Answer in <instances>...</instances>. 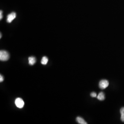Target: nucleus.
Returning <instances> with one entry per match:
<instances>
[{"label": "nucleus", "instance_id": "7ed1b4c3", "mask_svg": "<svg viewBox=\"0 0 124 124\" xmlns=\"http://www.w3.org/2000/svg\"><path fill=\"white\" fill-rule=\"evenodd\" d=\"M109 85L108 81L106 80H101L99 83V88L101 89H105Z\"/></svg>", "mask_w": 124, "mask_h": 124}, {"label": "nucleus", "instance_id": "20e7f679", "mask_svg": "<svg viewBox=\"0 0 124 124\" xmlns=\"http://www.w3.org/2000/svg\"><path fill=\"white\" fill-rule=\"evenodd\" d=\"M16 17V14L14 12H13L8 15L7 19V21L8 23H11Z\"/></svg>", "mask_w": 124, "mask_h": 124}, {"label": "nucleus", "instance_id": "9b49d317", "mask_svg": "<svg viewBox=\"0 0 124 124\" xmlns=\"http://www.w3.org/2000/svg\"><path fill=\"white\" fill-rule=\"evenodd\" d=\"M4 80V78H3V77L2 76V75H0V82H2Z\"/></svg>", "mask_w": 124, "mask_h": 124}, {"label": "nucleus", "instance_id": "9d476101", "mask_svg": "<svg viewBox=\"0 0 124 124\" xmlns=\"http://www.w3.org/2000/svg\"><path fill=\"white\" fill-rule=\"evenodd\" d=\"M91 96L93 98H95V97H97V93L95 92H93L92 93H91L90 94Z\"/></svg>", "mask_w": 124, "mask_h": 124}, {"label": "nucleus", "instance_id": "ddd939ff", "mask_svg": "<svg viewBox=\"0 0 124 124\" xmlns=\"http://www.w3.org/2000/svg\"><path fill=\"white\" fill-rule=\"evenodd\" d=\"M1 38V34L0 33V38Z\"/></svg>", "mask_w": 124, "mask_h": 124}, {"label": "nucleus", "instance_id": "0eeeda50", "mask_svg": "<svg viewBox=\"0 0 124 124\" xmlns=\"http://www.w3.org/2000/svg\"><path fill=\"white\" fill-rule=\"evenodd\" d=\"M97 98L100 101H103L105 99V95L103 93L101 92L98 94L97 96Z\"/></svg>", "mask_w": 124, "mask_h": 124}, {"label": "nucleus", "instance_id": "f257e3e1", "mask_svg": "<svg viewBox=\"0 0 124 124\" xmlns=\"http://www.w3.org/2000/svg\"><path fill=\"white\" fill-rule=\"evenodd\" d=\"M10 56L8 53L4 50L0 51V60L1 61H6L9 59Z\"/></svg>", "mask_w": 124, "mask_h": 124}, {"label": "nucleus", "instance_id": "1a4fd4ad", "mask_svg": "<svg viewBox=\"0 0 124 124\" xmlns=\"http://www.w3.org/2000/svg\"><path fill=\"white\" fill-rule=\"evenodd\" d=\"M120 112L121 114V120L122 122H124V107H122L121 108Z\"/></svg>", "mask_w": 124, "mask_h": 124}, {"label": "nucleus", "instance_id": "423d86ee", "mask_svg": "<svg viewBox=\"0 0 124 124\" xmlns=\"http://www.w3.org/2000/svg\"><path fill=\"white\" fill-rule=\"evenodd\" d=\"M76 121L80 124H87V123L82 118L78 117L76 118Z\"/></svg>", "mask_w": 124, "mask_h": 124}, {"label": "nucleus", "instance_id": "f8f14e48", "mask_svg": "<svg viewBox=\"0 0 124 124\" xmlns=\"http://www.w3.org/2000/svg\"><path fill=\"white\" fill-rule=\"evenodd\" d=\"M2 18V11H0V19L1 20Z\"/></svg>", "mask_w": 124, "mask_h": 124}, {"label": "nucleus", "instance_id": "39448f33", "mask_svg": "<svg viewBox=\"0 0 124 124\" xmlns=\"http://www.w3.org/2000/svg\"><path fill=\"white\" fill-rule=\"evenodd\" d=\"M29 63L31 65H33L36 62V58L34 57H30L28 59Z\"/></svg>", "mask_w": 124, "mask_h": 124}, {"label": "nucleus", "instance_id": "f03ea898", "mask_svg": "<svg viewBox=\"0 0 124 124\" xmlns=\"http://www.w3.org/2000/svg\"><path fill=\"white\" fill-rule=\"evenodd\" d=\"M15 104L17 107L19 108H22L24 105V102L21 98H17L15 101Z\"/></svg>", "mask_w": 124, "mask_h": 124}, {"label": "nucleus", "instance_id": "6e6552de", "mask_svg": "<svg viewBox=\"0 0 124 124\" xmlns=\"http://www.w3.org/2000/svg\"><path fill=\"white\" fill-rule=\"evenodd\" d=\"M48 62V58L46 56H44L42 58L41 61V63L43 65H46L47 63Z\"/></svg>", "mask_w": 124, "mask_h": 124}]
</instances>
